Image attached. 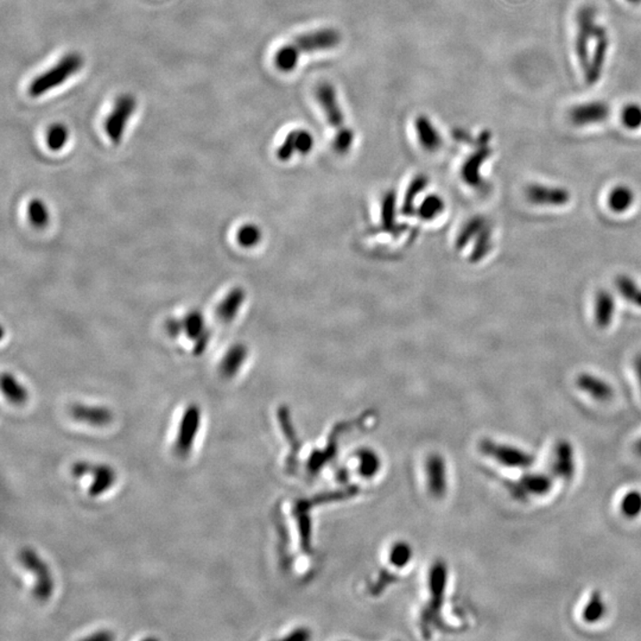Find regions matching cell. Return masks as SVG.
<instances>
[{"label": "cell", "instance_id": "23", "mask_svg": "<svg viewBox=\"0 0 641 641\" xmlns=\"http://www.w3.org/2000/svg\"><path fill=\"white\" fill-rule=\"evenodd\" d=\"M0 387H2L4 397L13 405H24L28 402L27 388L14 377L13 374L3 373Z\"/></svg>", "mask_w": 641, "mask_h": 641}, {"label": "cell", "instance_id": "21", "mask_svg": "<svg viewBox=\"0 0 641 641\" xmlns=\"http://www.w3.org/2000/svg\"><path fill=\"white\" fill-rule=\"evenodd\" d=\"M248 349L244 344H235L223 355L219 366V372L224 379H231L239 373L247 359Z\"/></svg>", "mask_w": 641, "mask_h": 641}, {"label": "cell", "instance_id": "18", "mask_svg": "<svg viewBox=\"0 0 641 641\" xmlns=\"http://www.w3.org/2000/svg\"><path fill=\"white\" fill-rule=\"evenodd\" d=\"M576 386L597 402H608L614 397V388L607 381L594 374L583 372L576 377Z\"/></svg>", "mask_w": 641, "mask_h": 641}, {"label": "cell", "instance_id": "13", "mask_svg": "<svg viewBox=\"0 0 641 641\" xmlns=\"http://www.w3.org/2000/svg\"><path fill=\"white\" fill-rule=\"evenodd\" d=\"M526 199L536 206L562 207L572 199V194L566 188L533 183L525 191Z\"/></svg>", "mask_w": 641, "mask_h": 641}, {"label": "cell", "instance_id": "12", "mask_svg": "<svg viewBox=\"0 0 641 641\" xmlns=\"http://www.w3.org/2000/svg\"><path fill=\"white\" fill-rule=\"evenodd\" d=\"M594 39V52L590 55L589 67H588V70L584 73V78H586L588 85H596L597 82L600 81L602 71H604L609 49V35L605 28L597 24Z\"/></svg>", "mask_w": 641, "mask_h": 641}, {"label": "cell", "instance_id": "10", "mask_svg": "<svg viewBox=\"0 0 641 641\" xmlns=\"http://www.w3.org/2000/svg\"><path fill=\"white\" fill-rule=\"evenodd\" d=\"M554 487V476L545 473H526L512 483L511 493L520 501H526L531 497H543L550 493Z\"/></svg>", "mask_w": 641, "mask_h": 641}, {"label": "cell", "instance_id": "1", "mask_svg": "<svg viewBox=\"0 0 641 641\" xmlns=\"http://www.w3.org/2000/svg\"><path fill=\"white\" fill-rule=\"evenodd\" d=\"M340 42L341 35L337 28H322L305 32L277 50L273 59L274 66L281 73H291L298 66L302 56L333 49Z\"/></svg>", "mask_w": 641, "mask_h": 641}, {"label": "cell", "instance_id": "34", "mask_svg": "<svg viewBox=\"0 0 641 641\" xmlns=\"http://www.w3.org/2000/svg\"><path fill=\"white\" fill-rule=\"evenodd\" d=\"M212 340V330L206 328L205 331L196 340H194V354L201 355L208 347L209 342Z\"/></svg>", "mask_w": 641, "mask_h": 641}, {"label": "cell", "instance_id": "14", "mask_svg": "<svg viewBox=\"0 0 641 641\" xmlns=\"http://www.w3.org/2000/svg\"><path fill=\"white\" fill-rule=\"evenodd\" d=\"M551 472L565 483L573 479L576 473L575 449L568 440H559L554 448Z\"/></svg>", "mask_w": 641, "mask_h": 641}, {"label": "cell", "instance_id": "29", "mask_svg": "<svg viewBox=\"0 0 641 641\" xmlns=\"http://www.w3.org/2000/svg\"><path fill=\"white\" fill-rule=\"evenodd\" d=\"M69 132L62 124H55L46 132V145L52 151H60L68 142Z\"/></svg>", "mask_w": 641, "mask_h": 641}, {"label": "cell", "instance_id": "37", "mask_svg": "<svg viewBox=\"0 0 641 641\" xmlns=\"http://www.w3.org/2000/svg\"><path fill=\"white\" fill-rule=\"evenodd\" d=\"M634 370H636L637 381H639V386L641 391V353L637 354L634 358Z\"/></svg>", "mask_w": 641, "mask_h": 641}, {"label": "cell", "instance_id": "32", "mask_svg": "<svg viewBox=\"0 0 641 641\" xmlns=\"http://www.w3.org/2000/svg\"><path fill=\"white\" fill-rule=\"evenodd\" d=\"M622 124L629 130H637L641 127V106L637 103H629L625 106L621 113Z\"/></svg>", "mask_w": 641, "mask_h": 641}, {"label": "cell", "instance_id": "11", "mask_svg": "<svg viewBox=\"0 0 641 641\" xmlns=\"http://www.w3.org/2000/svg\"><path fill=\"white\" fill-rule=\"evenodd\" d=\"M491 134L490 132L484 131L481 134L479 141H477V149L467 158L465 164L462 166V176L463 180L467 182L472 187H481L483 180H481V166L491 155V149L488 145L490 142Z\"/></svg>", "mask_w": 641, "mask_h": 641}, {"label": "cell", "instance_id": "17", "mask_svg": "<svg viewBox=\"0 0 641 641\" xmlns=\"http://www.w3.org/2000/svg\"><path fill=\"white\" fill-rule=\"evenodd\" d=\"M70 416L77 422L94 427H105L113 420V412L106 406L74 404L69 409Z\"/></svg>", "mask_w": 641, "mask_h": 641}, {"label": "cell", "instance_id": "6", "mask_svg": "<svg viewBox=\"0 0 641 641\" xmlns=\"http://www.w3.org/2000/svg\"><path fill=\"white\" fill-rule=\"evenodd\" d=\"M479 447L483 454L508 468L527 469L534 465L532 455L522 449L512 447V445L499 443L497 441L484 438L481 441Z\"/></svg>", "mask_w": 641, "mask_h": 641}, {"label": "cell", "instance_id": "24", "mask_svg": "<svg viewBox=\"0 0 641 641\" xmlns=\"http://www.w3.org/2000/svg\"><path fill=\"white\" fill-rule=\"evenodd\" d=\"M636 201V194L629 185L619 184L613 188L608 196L609 208L615 213H625L630 209Z\"/></svg>", "mask_w": 641, "mask_h": 641}, {"label": "cell", "instance_id": "25", "mask_svg": "<svg viewBox=\"0 0 641 641\" xmlns=\"http://www.w3.org/2000/svg\"><path fill=\"white\" fill-rule=\"evenodd\" d=\"M615 287L627 302L641 308V287L637 280L627 274H620L615 278Z\"/></svg>", "mask_w": 641, "mask_h": 641}, {"label": "cell", "instance_id": "30", "mask_svg": "<svg viewBox=\"0 0 641 641\" xmlns=\"http://www.w3.org/2000/svg\"><path fill=\"white\" fill-rule=\"evenodd\" d=\"M620 509L626 518L636 519L641 515V491H629L623 495Z\"/></svg>", "mask_w": 641, "mask_h": 641}, {"label": "cell", "instance_id": "3", "mask_svg": "<svg viewBox=\"0 0 641 641\" xmlns=\"http://www.w3.org/2000/svg\"><path fill=\"white\" fill-rule=\"evenodd\" d=\"M82 66H84V59L80 53H68L55 66L34 78L28 87V94L31 98H39V96L52 92L53 88L60 87L73 75L78 73Z\"/></svg>", "mask_w": 641, "mask_h": 641}, {"label": "cell", "instance_id": "40", "mask_svg": "<svg viewBox=\"0 0 641 641\" xmlns=\"http://www.w3.org/2000/svg\"><path fill=\"white\" fill-rule=\"evenodd\" d=\"M629 2H630V3H640L641 0H629Z\"/></svg>", "mask_w": 641, "mask_h": 641}, {"label": "cell", "instance_id": "31", "mask_svg": "<svg viewBox=\"0 0 641 641\" xmlns=\"http://www.w3.org/2000/svg\"><path fill=\"white\" fill-rule=\"evenodd\" d=\"M262 238L263 233L260 228L252 223L242 226L237 234L238 244L245 248L255 247L262 240Z\"/></svg>", "mask_w": 641, "mask_h": 641}, {"label": "cell", "instance_id": "39", "mask_svg": "<svg viewBox=\"0 0 641 641\" xmlns=\"http://www.w3.org/2000/svg\"><path fill=\"white\" fill-rule=\"evenodd\" d=\"M633 449H634V452H636V454L637 456H639V458H641V438H639V440H637L636 442V444H634Z\"/></svg>", "mask_w": 641, "mask_h": 641}, {"label": "cell", "instance_id": "26", "mask_svg": "<svg viewBox=\"0 0 641 641\" xmlns=\"http://www.w3.org/2000/svg\"><path fill=\"white\" fill-rule=\"evenodd\" d=\"M605 614V604L600 590L591 593L589 600L584 605L582 618L587 623H596Z\"/></svg>", "mask_w": 641, "mask_h": 641}, {"label": "cell", "instance_id": "16", "mask_svg": "<svg viewBox=\"0 0 641 641\" xmlns=\"http://www.w3.org/2000/svg\"><path fill=\"white\" fill-rule=\"evenodd\" d=\"M312 146L313 138L312 134L304 130V128H297V130L288 134L280 148H278V159L287 162L295 155H306V153L312 151Z\"/></svg>", "mask_w": 641, "mask_h": 641}, {"label": "cell", "instance_id": "20", "mask_svg": "<svg viewBox=\"0 0 641 641\" xmlns=\"http://www.w3.org/2000/svg\"><path fill=\"white\" fill-rule=\"evenodd\" d=\"M415 131L417 139H418L419 144L426 151L434 152L441 149L442 137L440 132L434 127V125L431 123L429 118L426 116H419L415 120Z\"/></svg>", "mask_w": 641, "mask_h": 641}, {"label": "cell", "instance_id": "2", "mask_svg": "<svg viewBox=\"0 0 641 641\" xmlns=\"http://www.w3.org/2000/svg\"><path fill=\"white\" fill-rule=\"evenodd\" d=\"M316 99L328 124L331 130H334L335 150L340 153L348 152L354 142V132L345 123V113L338 102L334 85L328 82L319 85L316 88Z\"/></svg>", "mask_w": 641, "mask_h": 641}, {"label": "cell", "instance_id": "8", "mask_svg": "<svg viewBox=\"0 0 641 641\" xmlns=\"http://www.w3.org/2000/svg\"><path fill=\"white\" fill-rule=\"evenodd\" d=\"M202 412L199 405L191 404L184 410L178 424L176 438H174V452L181 458L191 454L201 427Z\"/></svg>", "mask_w": 641, "mask_h": 641}, {"label": "cell", "instance_id": "28", "mask_svg": "<svg viewBox=\"0 0 641 641\" xmlns=\"http://www.w3.org/2000/svg\"><path fill=\"white\" fill-rule=\"evenodd\" d=\"M205 329V316L199 310H192L183 317V333L189 340H196Z\"/></svg>", "mask_w": 641, "mask_h": 641}, {"label": "cell", "instance_id": "33", "mask_svg": "<svg viewBox=\"0 0 641 641\" xmlns=\"http://www.w3.org/2000/svg\"><path fill=\"white\" fill-rule=\"evenodd\" d=\"M429 469L431 470V491L434 493H440L443 491V468H442V462L438 458H433L430 462Z\"/></svg>", "mask_w": 641, "mask_h": 641}, {"label": "cell", "instance_id": "36", "mask_svg": "<svg viewBox=\"0 0 641 641\" xmlns=\"http://www.w3.org/2000/svg\"><path fill=\"white\" fill-rule=\"evenodd\" d=\"M361 473L365 475L372 476L374 473H377V461L372 454H363L361 456Z\"/></svg>", "mask_w": 641, "mask_h": 641}, {"label": "cell", "instance_id": "15", "mask_svg": "<svg viewBox=\"0 0 641 641\" xmlns=\"http://www.w3.org/2000/svg\"><path fill=\"white\" fill-rule=\"evenodd\" d=\"M611 114L604 101H590L573 106L569 112L570 121L576 126L604 123Z\"/></svg>", "mask_w": 641, "mask_h": 641}, {"label": "cell", "instance_id": "19", "mask_svg": "<svg viewBox=\"0 0 641 641\" xmlns=\"http://www.w3.org/2000/svg\"><path fill=\"white\" fill-rule=\"evenodd\" d=\"M615 313V299L611 291L601 288L595 295L594 320L600 329L611 326Z\"/></svg>", "mask_w": 641, "mask_h": 641}, {"label": "cell", "instance_id": "35", "mask_svg": "<svg viewBox=\"0 0 641 641\" xmlns=\"http://www.w3.org/2000/svg\"><path fill=\"white\" fill-rule=\"evenodd\" d=\"M166 330L170 337H180L181 333H183V319H176V317H171L166 320Z\"/></svg>", "mask_w": 641, "mask_h": 641}, {"label": "cell", "instance_id": "38", "mask_svg": "<svg viewBox=\"0 0 641 641\" xmlns=\"http://www.w3.org/2000/svg\"><path fill=\"white\" fill-rule=\"evenodd\" d=\"M89 640H110L113 639V634H110V632H98L96 634H93V636L88 637Z\"/></svg>", "mask_w": 641, "mask_h": 641}, {"label": "cell", "instance_id": "22", "mask_svg": "<svg viewBox=\"0 0 641 641\" xmlns=\"http://www.w3.org/2000/svg\"><path fill=\"white\" fill-rule=\"evenodd\" d=\"M246 297L245 290L242 288H231L223 302L217 305L216 316L217 319L223 320L224 323H230L238 315L239 310H240L242 303H244Z\"/></svg>", "mask_w": 641, "mask_h": 641}, {"label": "cell", "instance_id": "27", "mask_svg": "<svg viewBox=\"0 0 641 641\" xmlns=\"http://www.w3.org/2000/svg\"><path fill=\"white\" fill-rule=\"evenodd\" d=\"M28 217L32 226L38 230L48 226L50 212L45 201L41 199H32L28 205Z\"/></svg>", "mask_w": 641, "mask_h": 641}, {"label": "cell", "instance_id": "4", "mask_svg": "<svg viewBox=\"0 0 641 641\" xmlns=\"http://www.w3.org/2000/svg\"><path fill=\"white\" fill-rule=\"evenodd\" d=\"M18 559L24 569L34 573L35 586L32 588V595L36 600L49 601L55 590V582H53V572L49 565L43 561L37 552L30 548L20 550Z\"/></svg>", "mask_w": 641, "mask_h": 641}, {"label": "cell", "instance_id": "9", "mask_svg": "<svg viewBox=\"0 0 641 641\" xmlns=\"http://www.w3.org/2000/svg\"><path fill=\"white\" fill-rule=\"evenodd\" d=\"M135 99L130 94L120 95L117 99L116 105H114L112 112H110L109 118H107L105 124V131L107 137L113 144H119L125 130H126L127 123L130 121L132 114L134 113Z\"/></svg>", "mask_w": 641, "mask_h": 641}, {"label": "cell", "instance_id": "5", "mask_svg": "<svg viewBox=\"0 0 641 641\" xmlns=\"http://www.w3.org/2000/svg\"><path fill=\"white\" fill-rule=\"evenodd\" d=\"M70 472L74 477L84 475L93 477L88 490V494L93 498L107 493L117 483L116 470L109 465H103V463L78 461L71 466Z\"/></svg>", "mask_w": 641, "mask_h": 641}, {"label": "cell", "instance_id": "7", "mask_svg": "<svg viewBox=\"0 0 641 641\" xmlns=\"http://www.w3.org/2000/svg\"><path fill=\"white\" fill-rule=\"evenodd\" d=\"M595 17H596V12H595L594 7L591 6L582 7L576 14L575 50L583 74L586 73L588 67H589V45L591 39H594L595 30H596L597 27Z\"/></svg>", "mask_w": 641, "mask_h": 641}]
</instances>
